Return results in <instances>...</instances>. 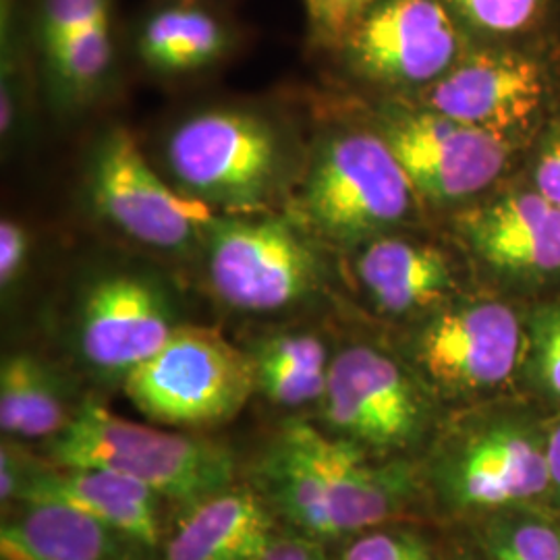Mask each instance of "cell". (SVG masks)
I'll return each mask as SVG.
<instances>
[{
  "mask_svg": "<svg viewBox=\"0 0 560 560\" xmlns=\"http://www.w3.org/2000/svg\"><path fill=\"white\" fill-rule=\"evenodd\" d=\"M280 513L314 538H339L388 520L407 497V474L370 465L360 444L289 421L261 460Z\"/></svg>",
  "mask_w": 560,
  "mask_h": 560,
  "instance_id": "6da1fadb",
  "label": "cell"
},
{
  "mask_svg": "<svg viewBox=\"0 0 560 560\" xmlns=\"http://www.w3.org/2000/svg\"><path fill=\"white\" fill-rule=\"evenodd\" d=\"M48 455L52 465L115 471L156 497L191 504L231 488L235 474L221 444L120 418L92 399L52 439Z\"/></svg>",
  "mask_w": 560,
  "mask_h": 560,
  "instance_id": "7a4b0ae2",
  "label": "cell"
},
{
  "mask_svg": "<svg viewBox=\"0 0 560 560\" xmlns=\"http://www.w3.org/2000/svg\"><path fill=\"white\" fill-rule=\"evenodd\" d=\"M122 386L152 421L206 425L233 418L258 382L254 360L221 332L177 326L161 351L125 376Z\"/></svg>",
  "mask_w": 560,
  "mask_h": 560,
  "instance_id": "3957f363",
  "label": "cell"
},
{
  "mask_svg": "<svg viewBox=\"0 0 560 560\" xmlns=\"http://www.w3.org/2000/svg\"><path fill=\"white\" fill-rule=\"evenodd\" d=\"M416 189L382 136L351 131L322 145L303 187V212L339 243L374 240L407 219Z\"/></svg>",
  "mask_w": 560,
  "mask_h": 560,
  "instance_id": "277c9868",
  "label": "cell"
},
{
  "mask_svg": "<svg viewBox=\"0 0 560 560\" xmlns=\"http://www.w3.org/2000/svg\"><path fill=\"white\" fill-rule=\"evenodd\" d=\"M166 159L185 194L231 210H254L268 200L282 166L277 131L241 110H206L183 120Z\"/></svg>",
  "mask_w": 560,
  "mask_h": 560,
  "instance_id": "5b68a950",
  "label": "cell"
},
{
  "mask_svg": "<svg viewBox=\"0 0 560 560\" xmlns=\"http://www.w3.org/2000/svg\"><path fill=\"white\" fill-rule=\"evenodd\" d=\"M208 233V277L214 293L241 312H277L318 284V260L300 233L275 217L214 219Z\"/></svg>",
  "mask_w": 560,
  "mask_h": 560,
  "instance_id": "8992f818",
  "label": "cell"
},
{
  "mask_svg": "<svg viewBox=\"0 0 560 560\" xmlns=\"http://www.w3.org/2000/svg\"><path fill=\"white\" fill-rule=\"evenodd\" d=\"M469 48V34L442 0H378L332 48L361 78L430 85Z\"/></svg>",
  "mask_w": 560,
  "mask_h": 560,
  "instance_id": "52a82bcc",
  "label": "cell"
},
{
  "mask_svg": "<svg viewBox=\"0 0 560 560\" xmlns=\"http://www.w3.org/2000/svg\"><path fill=\"white\" fill-rule=\"evenodd\" d=\"M88 191L106 221L156 249L187 247L217 219L210 203L166 185L145 161L136 138L120 127L98 141Z\"/></svg>",
  "mask_w": 560,
  "mask_h": 560,
  "instance_id": "ba28073f",
  "label": "cell"
},
{
  "mask_svg": "<svg viewBox=\"0 0 560 560\" xmlns=\"http://www.w3.org/2000/svg\"><path fill=\"white\" fill-rule=\"evenodd\" d=\"M382 138L416 194L439 203L480 194L501 175L509 159L504 136L432 108L386 117Z\"/></svg>",
  "mask_w": 560,
  "mask_h": 560,
  "instance_id": "9c48e42d",
  "label": "cell"
},
{
  "mask_svg": "<svg viewBox=\"0 0 560 560\" xmlns=\"http://www.w3.org/2000/svg\"><path fill=\"white\" fill-rule=\"evenodd\" d=\"M324 420L340 439L390 451L420 434L423 399L399 363L372 347H349L330 360Z\"/></svg>",
  "mask_w": 560,
  "mask_h": 560,
  "instance_id": "30bf717a",
  "label": "cell"
},
{
  "mask_svg": "<svg viewBox=\"0 0 560 560\" xmlns=\"http://www.w3.org/2000/svg\"><path fill=\"white\" fill-rule=\"evenodd\" d=\"M425 90L428 108L504 136L536 115L546 75L540 60L517 46H469L459 62Z\"/></svg>",
  "mask_w": 560,
  "mask_h": 560,
  "instance_id": "8fae6325",
  "label": "cell"
},
{
  "mask_svg": "<svg viewBox=\"0 0 560 560\" xmlns=\"http://www.w3.org/2000/svg\"><path fill=\"white\" fill-rule=\"evenodd\" d=\"M175 328L164 293L141 277L98 280L81 303V353L108 374L127 376L161 351Z\"/></svg>",
  "mask_w": 560,
  "mask_h": 560,
  "instance_id": "7c38bea8",
  "label": "cell"
},
{
  "mask_svg": "<svg viewBox=\"0 0 560 560\" xmlns=\"http://www.w3.org/2000/svg\"><path fill=\"white\" fill-rule=\"evenodd\" d=\"M521 328L511 307L483 301L439 316L420 340L428 374L451 388H490L520 360Z\"/></svg>",
  "mask_w": 560,
  "mask_h": 560,
  "instance_id": "4fadbf2b",
  "label": "cell"
},
{
  "mask_svg": "<svg viewBox=\"0 0 560 560\" xmlns=\"http://www.w3.org/2000/svg\"><path fill=\"white\" fill-rule=\"evenodd\" d=\"M18 501L67 504L143 546H156L161 534L156 494L140 481L106 469L50 463L25 474Z\"/></svg>",
  "mask_w": 560,
  "mask_h": 560,
  "instance_id": "5bb4252c",
  "label": "cell"
},
{
  "mask_svg": "<svg viewBox=\"0 0 560 560\" xmlns=\"http://www.w3.org/2000/svg\"><path fill=\"white\" fill-rule=\"evenodd\" d=\"M460 229L481 260L511 272L560 270V206L538 194H515L463 217Z\"/></svg>",
  "mask_w": 560,
  "mask_h": 560,
  "instance_id": "9a60e30c",
  "label": "cell"
},
{
  "mask_svg": "<svg viewBox=\"0 0 560 560\" xmlns=\"http://www.w3.org/2000/svg\"><path fill=\"white\" fill-rule=\"evenodd\" d=\"M453 481L460 501L476 506L534 499L550 483L546 446L513 428L488 430L465 446Z\"/></svg>",
  "mask_w": 560,
  "mask_h": 560,
  "instance_id": "2e32d148",
  "label": "cell"
},
{
  "mask_svg": "<svg viewBox=\"0 0 560 560\" xmlns=\"http://www.w3.org/2000/svg\"><path fill=\"white\" fill-rule=\"evenodd\" d=\"M0 527L2 560H133L125 536L60 502H20Z\"/></svg>",
  "mask_w": 560,
  "mask_h": 560,
  "instance_id": "e0dca14e",
  "label": "cell"
},
{
  "mask_svg": "<svg viewBox=\"0 0 560 560\" xmlns=\"http://www.w3.org/2000/svg\"><path fill=\"white\" fill-rule=\"evenodd\" d=\"M272 521L252 492L222 490L191 506L166 546V560H261Z\"/></svg>",
  "mask_w": 560,
  "mask_h": 560,
  "instance_id": "ac0fdd59",
  "label": "cell"
},
{
  "mask_svg": "<svg viewBox=\"0 0 560 560\" xmlns=\"http://www.w3.org/2000/svg\"><path fill=\"white\" fill-rule=\"evenodd\" d=\"M355 270L363 289L388 314L434 305L453 287L446 256L436 247L411 241H368Z\"/></svg>",
  "mask_w": 560,
  "mask_h": 560,
  "instance_id": "d6986e66",
  "label": "cell"
},
{
  "mask_svg": "<svg viewBox=\"0 0 560 560\" xmlns=\"http://www.w3.org/2000/svg\"><path fill=\"white\" fill-rule=\"evenodd\" d=\"M233 27L196 0H173L150 11L138 25L141 62L159 73L206 69L231 50Z\"/></svg>",
  "mask_w": 560,
  "mask_h": 560,
  "instance_id": "ffe728a7",
  "label": "cell"
},
{
  "mask_svg": "<svg viewBox=\"0 0 560 560\" xmlns=\"http://www.w3.org/2000/svg\"><path fill=\"white\" fill-rule=\"evenodd\" d=\"M59 384L30 353H13L0 368V428L23 439H55L67 423Z\"/></svg>",
  "mask_w": 560,
  "mask_h": 560,
  "instance_id": "44dd1931",
  "label": "cell"
},
{
  "mask_svg": "<svg viewBox=\"0 0 560 560\" xmlns=\"http://www.w3.org/2000/svg\"><path fill=\"white\" fill-rule=\"evenodd\" d=\"M42 57L60 90H96L115 59V11H108L59 40L40 44Z\"/></svg>",
  "mask_w": 560,
  "mask_h": 560,
  "instance_id": "7402d4cb",
  "label": "cell"
},
{
  "mask_svg": "<svg viewBox=\"0 0 560 560\" xmlns=\"http://www.w3.org/2000/svg\"><path fill=\"white\" fill-rule=\"evenodd\" d=\"M469 34L490 40H513L538 32L550 0H442Z\"/></svg>",
  "mask_w": 560,
  "mask_h": 560,
  "instance_id": "603a6c76",
  "label": "cell"
},
{
  "mask_svg": "<svg viewBox=\"0 0 560 560\" xmlns=\"http://www.w3.org/2000/svg\"><path fill=\"white\" fill-rule=\"evenodd\" d=\"M254 368L261 393L272 402L284 407H298L312 400H320L326 390L328 370H303L261 361H254Z\"/></svg>",
  "mask_w": 560,
  "mask_h": 560,
  "instance_id": "cb8c5ba5",
  "label": "cell"
},
{
  "mask_svg": "<svg viewBox=\"0 0 560 560\" xmlns=\"http://www.w3.org/2000/svg\"><path fill=\"white\" fill-rule=\"evenodd\" d=\"M378 0H303L310 40L332 50Z\"/></svg>",
  "mask_w": 560,
  "mask_h": 560,
  "instance_id": "d4e9b609",
  "label": "cell"
},
{
  "mask_svg": "<svg viewBox=\"0 0 560 560\" xmlns=\"http://www.w3.org/2000/svg\"><path fill=\"white\" fill-rule=\"evenodd\" d=\"M492 550L499 560H560V532L532 521L504 525L492 536Z\"/></svg>",
  "mask_w": 560,
  "mask_h": 560,
  "instance_id": "484cf974",
  "label": "cell"
},
{
  "mask_svg": "<svg viewBox=\"0 0 560 560\" xmlns=\"http://www.w3.org/2000/svg\"><path fill=\"white\" fill-rule=\"evenodd\" d=\"M254 361L303 368V370L330 368L324 342L318 337L305 335V332H289V335H279V337L264 340Z\"/></svg>",
  "mask_w": 560,
  "mask_h": 560,
  "instance_id": "4316f807",
  "label": "cell"
},
{
  "mask_svg": "<svg viewBox=\"0 0 560 560\" xmlns=\"http://www.w3.org/2000/svg\"><path fill=\"white\" fill-rule=\"evenodd\" d=\"M342 560H434L423 541L409 534L378 532L353 541Z\"/></svg>",
  "mask_w": 560,
  "mask_h": 560,
  "instance_id": "83f0119b",
  "label": "cell"
},
{
  "mask_svg": "<svg viewBox=\"0 0 560 560\" xmlns=\"http://www.w3.org/2000/svg\"><path fill=\"white\" fill-rule=\"evenodd\" d=\"M32 240L20 222L4 219L0 222V284L7 291L20 279L30 260Z\"/></svg>",
  "mask_w": 560,
  "mask_h": 560,
  "instance_id": "f1b7e54d",
  "label": "cell"
},
{
  "mask_svg": "<svg viewBox=\"0 0 560 560\" xmlns=\"http://www.w3.org/2000/svg\"><path fill=\"white\" fill-rule=\"evenodd\" d=\"M536 355L541 378L560 397V310L548 314L538 326Z\"/></svg>",
  "mask_w": 560,
  "mask_h": 560,
  "instance_id": "f546056e",
  "label": "cell"
},
{
  "mask_svg": "<svg viewBox=\"0 0 560 560\" xmlns=\"http://www.w3.org/2000/svg\"><path fill=\"white\" fill-rule=\"evenodd\" d=\"M534 177L541 196L560 206V133L541 150Z\"/></svg>",
  "mask_w": 560,
  "mask_h": 560,
  "instance_id": "4dcf8cb0",
  "label": "cell"
},
{
  "mask_svg": "<svg viewBox=\"0 0 560 560\" xmlns=\"http://www.w3.org/2000/svg\"><path fill=\"white\" fill-rule=\"evenodd\" d=\"M261 560H328L307 538H272Z\"/></svg>",
  "mask_w": 560,
  "mask_h": 560,
  "instance_id": "1f68e13d",
  "label": "cell"
},
{
  "mask_svg": "<svg viewBox=\"0 0 560 560\" xmlns=\"http://www.w3.org/2000/svg\"><path fill=\"white\" fill-rule=\"evenodd\" d=\"M20 457L4 444L0 455V499L2 502L18 501L25 471L21 469Z\"/></svg>",
  "mask_w": 560,
  "mask_h": 560,
  "instance_id": "d6a6232c",
  "label": "cell"
},
{
  "mask_svg": "<svg viewBox=\"0 0 560 560\" xmlns=\"http://www.w3.org/2000/svg\"><path fill=\"white\" fill-rule=\"evenodd\" d=\"M548 453V467H550V483H557L560 488V425L552 432L550 441L546 444Z\"/></svg>",
  "mask_w": 560,
  "mask_h": 560,
  "instance_id": "836d02e7",
  "label": "cell"
}]
</instances>
